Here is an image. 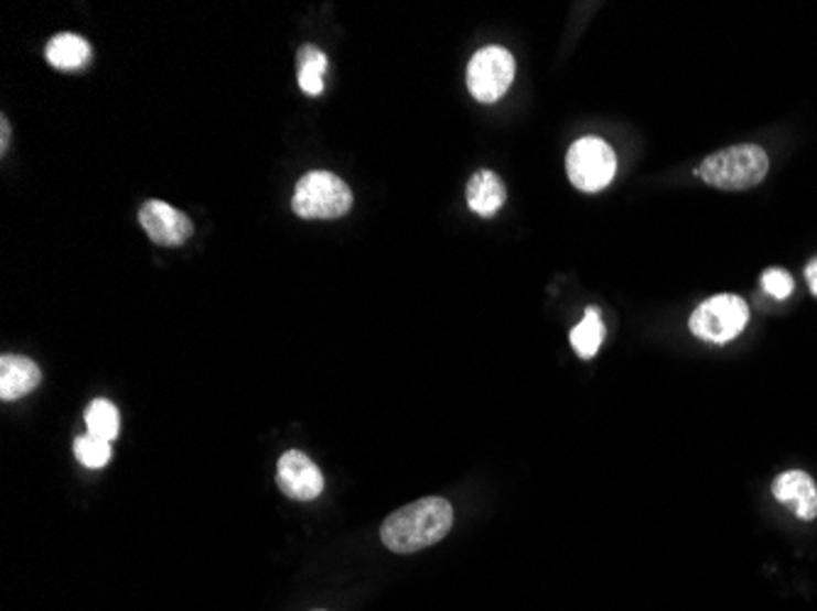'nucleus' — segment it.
<instances>
[{
    "label": "nucleus",
    "mask_w": 817,
    "mask_h": 611,
    "mask_svg": "<svg viewBox=\"0 0 817 611\" xmlns=\"http://www.w3.org/2000/svg\"><path fill=\"white\" fill-rule=\"evenodd\" d=\"M8 144H10V126H8V120L3 118V120H0V150H8Z\"/></svg>",
    "instance_id": "19"
},
{
    "label": "nucleus",
    "mask_w": 817,
    "mask_h": 611,
    "mask_svg": "<svg viewBox=\"0 0 817 611\" xmlns=\"http://www.w3.org/2000/svg\"><path fill=\"white\" fill-rule=\"evenodd\" d=\"M761 286L764 292L774 298H788L793 294V276L783 270H766L761 274Z\"/></svg>",
    "instance_id": "17"
},
{
    "label": "nucleus",
    "mask_w": 817,
    "mask_h": 611,
    "mask_svg": "<svg viewBox=\"0 0 817 611\" xmlns=\"http://www.w3.org/2000/svg\"><path fill=\"white\" fill-rule=\"evenodd\" d=\"M353 192L341 176L331 172H309L299 179L292 210L307 220H335L351 214Z\"/></svg>",
    "instance_id": "3"
},
{
    "label": "nucleus",
    "mask_w": 817,
    "mask_h": 611,
    "mask_svg": "<svg viewBox=\"0 0 817 611\" xmlns=\"http://www.w3.org/2000/svg\"><path fill=\"white\" fill-rule=\"evenodd\" d=\"M768 154L759 144H732L698 166L700 179L720 192H746L766 179Z\"/></svg>",
    "instance_id": "2"
},
{
    "label": "nucleus",
    "mask_w": 817,
    "mask_h": 611,
    "mask_svg": "<svg viewBox=\"0 0 817 611\" xmlns=\"http://www.w3.org/2000/svg\"><path fill=\"white\" fill-rule=\"evenodd\" d=\"M568 179L585 194H598L617 174V154L600 138H583L568 150Z\"/></svg>",
    "instance_id": "4"
},
{
    "label": "nucleus",
    "mask_w": 817,
    "mask_h": 611,
    "mask_svg": "<svg viewBox=\"0 0 817 611\" xmlns=\"http://www.w3.org/2000/svg\"><path fill=\"white\" fill-rule=\"evenodd\" d=\"M74 452H76L78 462H82L84 468H92V470L106 468V465L110 462V443L104 440V438L92 436V433H86V436L76 438Z\"/></svg>",
    "instance_id": "16"
},
{
    "label": "nucleus",
    "mask_w": 817,
    "mask_h": 611,
    "mask_svg": "<svg viewBox=\"0 0 817 611\" xmlns=\"http://www.w3.org/2000/svg\"><path fill=\"white\" fill-rule=\"evenodd\" d=\"M47 62L62 72L84 69L92 62V44L72 32H62L47 44Z\"/></svg>",
    "instance_id": "12"
},
{
    "label": "nucleus",
    "mask_w": 817,
    "mask_h": 611,
    "mask_svg": "<svg viewBox=\"0 0 817 611\" xmlns=\"http://www.w3.org/2000/svg\"><path fill=\"white\" fill-rule=\"evenodd\" d=\"M138 218L150 240L157 244H164V248H176V244H184L194 236L192 218L174 208L172 204L157 201V198L142 204Z\"/></svg>",
    "instance_id": "7"
},
{
    "label": "nucleus",
    "mask_w": 817,
    "mask_h": 611,
    "mask_svg": "<svg viewBox=\"0 0 817 611\" xmlns=\"http://www.w3.org/2000/svg\"><path fill=\"white\" fill-rule=\"evenodd\" d=\"M313 611H326V609H313Z\"/></svg>",
    "instance_id": "20"
},
{
    "label": "nucleus",
    "mask_w": 817,
    "mask_h": 611,
    "mask_svg": "<svg viewBox=\"0 0 817 611\" xmlns=\"http://www.w3.org/2000/svg\"><path fill=\"white\" fill-rule=\"evenodd\" d=\"M805 276H808L810 292L817 296V260H813V262L808 264V270H805Z\"/></svg>",
    "instance_id": "18"
},
{
    "label": "nucleus",
    "mask_w": 817,
    "mask_h": 611,
    "mask_svg": "<svg viewBox=\"0 0 817 611\" xmlns=\"http://www.w3.org/2000/svg\"><path fill=\"white\" fill-rule=\"evenodd\" d=\"M749 324V306L744 298L734 294H720L702 302L690 316L692 336L708 342H724L734 340Z\"/></svg>",
    "instance_id": "5"
},
{
    "label": "nucleus",
    "mask_w": 817,
    "mask_h": 611,
    "mask_svg": "<svg viewBox=\"0 0 817 611\" xmlns=\"http://www.w3.org/2000/svg\"><path fill=\"white\" fill-rule=\"evenodd\" d=\"M299 66V86L307 96L323 94V76L329 72V57L313 44H304L297 57Z\"/></svg>",
    "instance_id": "13"
},
{
    "label": "nucleus",
    "mask_w": 817,
    "mask_h": 611,
    "mask_svg": "<svg viewBox=\"0 0 817 611\" xmlns=\"http://www.w3.org/2000/svg\"><path fill=\"white\" fill-rule=\"evenodd\" d=\"M602 340H604L602 316H600V310L595 306H590L585 310L583 320H580V324L573 330H570V346H573V350L580 354V358L590 360L598 354Z\"/></svg>",
    "instance_id": "14"
},
{
    "label": "nucleus",
    "mask_w": 817,
    "mask_h": 611,
    "mask_svg": "<svg viewBox=\"0 0 817 611\" xmlns=\"http://www.w3.org/2000/svg\"><path fill=\"white\" fill-rule=\"evenodd\" d=\"M774 497L803 521L817 519V487L800 470L783 472L774 480Z\"/></svg>",
    "instance_id": "9"
},
{
    "label": "nucleus",
    "mask_w": 817,
    "mask_h": 611,
    "mask_svg": "<svg viewBox=\"0 0 817 611\" xmlns=\"http://www.w3.org/2000/svg\"><path fill=\"white\" fill-rule=\"evenodd\" d=\"M465 198L473 214L483 216V218H492V216H497V210L502 206H505L507 188H505V182H502L495 172L480 170L477 174H473V179L467 182Z\"/></svg>",
    "instance_id": "11"
},
{
    "label": "nucleus",
    "mask_w": 817,
    "mask_h": 611,
    "mask_svg": "<svg viewBox=\"0 0 817 611\" xmlns=\"http://www.w3.org/2000/svg\"><path fill=\"white\" fill-rule=\"evenodd\" d=\"M86 428L92 436L104 438V440H114L120 433V414L118 408L106 402V399H96V402L88 404L86 408Z\"/></svg>",
    "instance_id": "15"
},
{
    "label": "nucleus",
    "mask_w": 817,
    "mask_h": 611,
    "mask_svg": "<svg viewBox=\"0 0 817 611\" xmlns=\"http://www.w3.org/2000/svg\"><path fill=\"white\" fill-rule=\"evenodd\" d=\"M277 484L289 499L311 502V499H316L323 492V474L309 455L287 450L277 465Z\"/></svg>",
    "instance_id": "8"
},
{
    "label": "nucleus",
    "mask_w": 817,
    "mask_h": 611,
    "mask_svg": "<svg viewBox=\"0 0 817 611\" xmlns=\"http://www.w3.org/2000/svg\"><path fill=\"white\" fill-rule=\"evenodd\" d=\"M453 528V506L441 497H423L419 502L401 506L385 519L379 536L399 555H409L433 546Z\"/></svg>",
    "instance_id": "1"
},
{
    "label": "nucleus",
    "mask_w": 817,
    "mask_h": 611,
    "mask_svg": "<svg viewBox=\"0 0 817 611\" xmlns=\"http://www.w3.org/2000/svg\"><path fill=\"white\" fill-rule=\"evenodd\" d=\"M514 57L505 47H483L467 64V91L480 103H495L514 81Z\"/></svg>",
    "instance_id": "6"
},
{
    "label": "nucleus",
    "mask_w": 817,
    "mask_h": 611,
    "mask_svg": "<svg viewBox=\"0 0 817 611\" xmlns=\"http://www.w3.org/2000/svg\"><path fill=\"white\" fill-rule=\"evenodd\" d=\"M42 382L40 367L22 354H3L0 360V399L15 402V399L35 392Z\"/></svg>",
    "instance_id": "10"
}]
</instances>
